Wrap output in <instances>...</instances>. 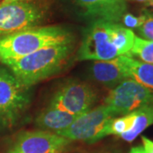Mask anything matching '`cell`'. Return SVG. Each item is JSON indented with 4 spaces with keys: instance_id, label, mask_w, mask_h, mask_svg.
<instances>
[{
    "instance_id": "6da1fadb",
    "label": "cell",
    "mask_w": 153,
    "mask_h": 153,
    "mask_svg": "<svg viewBox=\"0 0 153 153\" xmlns=\"http://www.w3.org/2000/svg\"><path fill=\"white\" fill-rule=\"evenodd\" d=\"M135 35L117 22L95 20L85 29L77 52L78 60H110L129 55Z\"/></svg>"
},
{
    "instance_id": "7a4b0ae2",
    "label": "cell",
    "mask_w": 153,
    "mask_h": 153,
    "mask_svg": "<svg viewBox=\"0 0 153 153\" xmlns=\"http://www.w3.org/2000/svg\"><path fill=\"white\" fill-rule=\"evenodd\" d=\"M72 41L70 31L59 26L36 27L0 35V64L5 66L46 46Z\"/></svg>"
},
{
    "instance_id": "3957f363",
    "label": "cell",
    "mask_w": 153,
    "mask_h": 153,
    "mask_svg": "<svg viewBox=\"0 0 153 153\" xmlns=\"http://www.w3.org/2000/svg\"><path fill=\"white\" fill-rule=\"evenodd\" d=\"M72 49V43L49 45L5 66L29 88L58 73L68 61Z\"/></svg>"
},
{
    "instance_id": "277c9868",
    "label": "cell",
    "mask_w": 153,
    "mask_h": 153,
    "mask_svg": "<svg viewBox=\"0 0 153 153\" xmlns=\"http://www.w3.org/2000/svg\"><path fill=\"white\" fill-rule=\"evenodd\" d=\"M48 12L44 0H1L0 35L38 27Z\"/></svg>"
},
{
    "instance_id": "5b68a950",
    "label": "cell",
    "mask_w": 153,
    "mask_h": 153,
    "mask_svg": "<svg viewBox=\"0 0 153 153\" xmlns=\"http://www.w3.org/2000/svg\"><path fill=\"white\" fill-rule=\"evenodd\" d=\"M30 100L29 88L23 86L7 66L0 64V129L16 125Z\"/></svg>"
},
{
    "instance_id": "8992f818",
    "label": "cell",
    "mask_w": 153,
    "mask_h": 153,
    "mask_svg": "<svg viewBox=\"0 0 153 153\" xmlns=\"http://www.w3.org/2000/svg\"><path fill=\"white\" fill-rule=\"evenodd\" d=\"M115 116H124L145 105H153V90L131 78H126L115 86L105 99Z\"/></svg>"
},
{
    "instance_id": "52a82bcc",
    "label": "cell",
    "mask_w": 153,
    "mask_h": 153,
    "mask_svg": "<svg viewBox=\"0 0 153 153\" xmlns=\"http://www.w3.org/2000/svg\"><path fill=\"white\" fill-rule=\"evenodd\" d=\"M97 99L98 94L91 85L78 80H71L55 91L49 105L80 117L91 110Z\"/></svg>"
},
{
    "instance_id": "ba28073f",
    "label": "cell",
    "mask_w": 153,
    "mask_h": 153,
    "mask_svg": "<svg viewBox=\"0 0 153 153\" xmlns=\"http://www.w3.org/2000/svg\"><path fill=\"white\" fill-rule=\"evenodd\" d=\"M114 117L115 114L106 105H100L78 117L66 129L57 134L71 141L81 140L93 144L98 141L101 132Z\"/></svg>"
},
{
    "instance_id": "9c48e42d",
    "label": "cell",
    "mask_w": 153,
    "mask_h": 153,
    "mask_svg": "<svg viewBox=\"0 0 153 153\" xmlns=\"http://www.w3.org/2000/svg\"><path fill=\"white\" fill-rule=\"evenodd\" d=\"M71 141L45 130L20 133L7 153H62Z\"/></svg>"
},
{
    "instance_id": "30bf717a",
    "label": "cell",
    "mask_w": 153,
    "mask_h": 153,
    "mask_svg": "<svg viewBox=\"0 0 153 153\" xmlns=\"http://www.w3.org/2000/svg\"><path fill=\"white\" fill-rule=\"evenodd\" d=\"M87 16L95 20L117 22L126 13V0H74Z\"/></svg>"
},
{
    "instance_id": "8fae6325",
    "label": "cell",
    "mask_w": 153,
    "mask_h": 153,
    "mask_svg": "<svg viewBox=\"0 0 153 153\" xmlns=\"http://www.w3.org/2000/svg\"><path fill=\"white\" fill-rule=\"evenodd\" d=\"M78 117L53 106L46 107L35 118V124L42 130L59 133L64 131Z\"/></svg>"
},
{
    "instance_id": "7c38bea8",
    "label": "cell",
    "mask_w": 153,
    "mask_h": 153,
    "mask_svg": "<svg viewBox=\"0 0 153 153\" xmlns=\"http://www.w3.org/2000/svg\"><path fill=\"white\" fill-rule=\"evenodd\" d=\"M91 73L95 81L107 86H116L127 78L119 56L113 60L94 61Z\"/></svg>"
},
{
    "instance_id": "4fadbf2b",
    "label": "cell",
    "mask_w": 153,
    "mask_h": 153,
    "mask_svg": "<svg viewBox=\"0 0 153 153\" xmlns=\"http://www.w3.org/2000/svg\"><path fill=\"white\" fill-rule=\"evenodd\" d=\"M119 60L127 78L153 90V64L137 60L129 55H121Z\"/></svg>"
},
{
    "instance_id": "5bb4252c",
    "label": "cell",
    "mask_w": 153,
    "mask_h": 153,
    "mask_svg": "<svg viewBox=\"0 0 153 153\" xmlns=\"http://www.w3.org/2000/svg\"><path fill=\"white\" fill-rule=\"evenodd\" d=\"M132 124L130 128L120 135V138L128 142H132L145 129L153 124V105H145L130 112Z\"/></svg>"
},
{
    "instance_id": "9a60e30c",
    "label": "cell",
    "mask_w": 153,
    "mask_h": 153,
    "mask_svg": "<svg viewBox=\"0 0 153 153\" xmlns=\"http://www.w3.org/2000/svg\"><path fill=\"white\" fill-rule=\"evenodd\" d=\"M131 124V113L126 114L119 117H114L110 121L109 123L104 128V130L101 132L99 137V140L108 135H117L119 137L130 128Z\"/></svg>"
},
{
    "instance_id": "2e32d148",
    "label": "cell",
    "mask_w": 153,
    "mask_h": 153,
    "mask_svg": "<svg viewBox=\"0 0 153 153\" xmlns=\"http://www.w3.org/2000/svg\"><path fill=\"white\" fill-rule=\"evenodd\" d=\"M129 55L136 56L143 62L153 64V41L135 36Z\"/></svg>"
},
{
    "instance_id": "e0dca14e",
    "label": "cell",
    "mask_w": 153,
    "mask_h": 153,
    "mask_svg": "<svg viewBox=\"0 0 153 153\" xmlns=\"http://www.w3.org/2000/svg\"><path fill=\"white\" fill-rule=\"evenodd\" d=\"M142 15L144 21L140 27L137 28L138 32L144 39L153 41V15L148 11H145Z\"/></svg>"
},
{
    "instance_id": "ac0fdd59",
    "label": "cell",
    "mask_w": 153,
    "mask_h": 153,
    "mask_svg": "<svg viewBox=\"0 0 153 153\" xmlns=\"http://www.w3.org/2000/svg\"><path fill=\"white\" fill-rule=\"evenodd\" d=\"M121 20L123 21V25L127 27V28H138L142 24L144 16L141 15L140 16H134L132 14L125 13Z\"/></svg>"
},
{
    "instance_id": "d6986e66",
    "label": "cell",
    "mask_w": 153,
    "mask_h": 153,
    "mask_svg": "<svg viewBox=\"0 0 153 153\" xmlns=\"http://www.w3.org/2000/svg\"><path fill=\"white\" fill-rule=\"evenodd\" d=\"M143 148L146 153H153V141L146 137H142Z\"/></svg>"
},
{
    "instance_id": "ffe728a7",
    "label": "cell",
    "mask_w": 153,
    "mask_h": 153,
    "mask_svg": "<svg viewBox=\"0 0 153 153\" xmlns=\"http://www.w3.org/2000/svg\"><path fill=\"white\" fill-rule=\"evenodd\" d=\"M129 153H146V151L144 150L143 146H135L133 147L131 149V151L129 152Z\"/></svg>"
},
{
    "instance_id": "44dd1931",
    "label": "cell",
    "mask_w": 153,
    "mask_h": 153,
    "mask_svg": "<svg viewBox=\"0 0 153 153\" xmlns=\"http://www.w3.org/2000/svg\"><path fill=\"white\" fill-rule=\"evenodd\" d=\"M131 1H134V2H139V3H144V4H150L152 0H131Z\"/></svg>"
},
{
    "instance_id": "7402d4cb",
    "label": "cell",
    "mask_w": 153,
    "mask_h": 153,
    "mask_svg": "<svg viewBox=\"0 0 153 153\" xmlns=\"http://www.w3.org/2000/svg\"><path fill=\"white\" fill-rule=\"evenodd\" d=\"M149 5H152V6H153V0H152V2H151V4H150Z\"/></svg>"
}]
</instances>
